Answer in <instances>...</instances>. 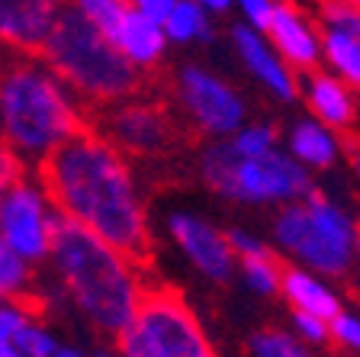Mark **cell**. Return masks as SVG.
Listing matches in <instances>:
<instances>
[{"label": "cell", "instance_id": "obj_1", "mask_svg": "<svg viewBox=\"0 0 360 357\" xmlns=\"http://www.w3.org/2000/svg\"><path fill=\"white\" fill-rule=\"evenodd\" d=\"M36 177L58 216L90 229L135 261L151 254V223L132 164L103 132L84 126L36 161Z\"/></svg>", "mask_w": 360, "mask_h": 357}, {"label": "cell", "instance_id": "obj_2", "mask_svg": "<svg viewBox=\"0 0 360 357\" xmlns=\"http://www.w3.org/2000/svg\"><path fill=\"white\" fill-rule=\"evenodd\" d=\"M49 261L55 264L71 306L97 335L116 338L135 319L148 290L142 261L65 216L55 223Z\"/></svg>", "mask_w": 360, "mask_h": 357}, {"label": "cell", "instance_id": "obj_3", "mask_svg": "<svg viewBox=\"0 0 360 357\" xmlns=\"http://www.w3.org/2000/svg\"><path fill=\"white\" fill-rule=\"evenodd\" d=\"M87 123V106L42 55H13L0 68V139L22 158H45Z\"/></svg>", "mask_w": 360, "mask_h": 357}, {"label": "cell", "instance_id": "obj_4", "mask_svg": "<svg viewBox=\"0 0 360 357\" xmlns=\"http://www.w3.org/2000/svg\"><path fill=\"white\" fill-rule=\"evenodd\" d=\"M39 55L90 106L120 104L142 90V71L116 49L106 32L90 26L68 4L49 30Z\"/></svg>", "mask_w": 360, "mask_h": 357}, {"label": "cell", "instance_id": "obj_5", "mask_svg": "<svg viewBox=\"0 0 360 357\" xmlns=\"http://www.w3.org/2000/svg\"><path fill=\"white\" fill-rule=\"evenodd\" d=\"M270 238L292 264L338 280L354 268L357 219L338 200L312 190L302 200L277 209L270 223Z\"/></svg>", "mask_w": 360, "mask_h": 357}, {"label": "cell", "instance_id": "obj_6", "mask_svg": "<svg viewBox=\"0 0 360 357\" xmlns=\"http://www.w3.org/2000/svg\"><path fill=\"white\" fill-rule=\"evenodd\" d=\"M200 177L219 196L245 206H286L315 190L312 171L302 168L286 149L241 158L232 151L229 139H212L202 149Z\"/></svg>", "mask_w": 360, "mask_h": 357}, {"label": "cell", "instance_id": "obj_7", "mask_svg": "<svg viewBox=\"0 0 360 357\" xmlns=\"http://www.w3.org/2000/svg\"><path fill=\"white\" fill-rule=\"evenodd\" d=\"M120 357H219L193 306L171 287H148L135 319L116 335Z\"/></svg>", "mask_w": 360, "mask_h": 357}, {"label": "cell", "instance_id": "obj_8", "mask_svg": "<svg viewBox=\"0 0 360 357\" xmlns=\"http://www.w3.org/2000/svg\"><path fill=\"white\" fill-rule=\"evenodd\" d=\"M174 100L190 126L206 139H229L248 119L245 97L216 71L184 65L174 77Z\"/></svg>", "mask_w": 360, "mask_h": 357}, {"label": "cell", "instance_id": "obj_9", "mask_svg": "<svg viewBox=\"0 0 360 357\" xmlns=\"http://www.w3.org/2000/svg\"><path fill=\"white\" fill-rule=\"evenodd\" d=\"M55 223L58 209L52 206L39 177H22L0 194V242L22 254L30 264L49 261Z\"/></svg>", "mask_w": 360, "mask_h": 357}, {"label": "cell", "instance_id": "obj_10", "mask_svg": "<svg viewBox=\"0 0 360 357\" xmlns=\"http://www.w3.org/2000/svg\"><path fill=\"white\" fill-rule=\"evenodd\" d=\"M174 123L161 104L139 97H126L120 104H110L103 116V135L122 151V155L155 158L165 155L174 145Z\"/></svg>", "mask_w": 360, "mask_h": 357}, {"label": "cell", "instance_id": "obj_11", "mask_svg": "<svg viewBox=\"0 0 360 357\" xmlns=\"http://www.w3.org/2000/svg\"><path fill=\"white\" fill-rule=\"evenodd\" d=\"M167 235L200 277L212 283H229L235 277L238 261H235V251L229 245V235L219 225H212L210 219L180 209V213L167 216Z\"/></svg>", "mask_w": 360, "mask_h": 357}, {"label": "cell", "instance_id": "obj_12", "mask_svg": "<svg viewBox=\"0 0 360 357\" xmlns=\"http://www.w3.org/2000/svg\"><path fill=\"white\" fill-rule=\"evenodd\" d=\"M229 42H232L241 68L251 75V81L264 94H270L280 104H290V100L300 97V77H296V71L280 58V52L270 45V39L261 30H251L245 23H235L232 32H229Z\"/></svg>", "mask_w": 360, "mask_h": 357}, {"label": "cell", "instance_id": "obj_13", "mask_svg": "<svg viewBox=\"0 0 360 357\" xmlns=\"http://www.w3.org/2000/svg\"><path fill=\"white\" fill-rule=\"evenodd\" d=\"M264 36L292 71H315L322 65V23L296 0H280Z\"/></svg>", "mask_w": 360, "mask_h": 357}, {"label": "cell", "instance_id": "obj_14", "mask_svg": "<svg viewBox=\"0 0 360 357\" xmlns=\"http://www.w3.org/2000/svg\"><path fill=\"white\" fill-rule=\"evenodd\" d=\"M319 23H322V65L360 90V10L347 0H325Z\"/></svg>", "mask_w": 360, "mask_h": 357}, {"label": "cell", "instance_id": "obj_15", "mask_svg": "<svg viewBox=\"0 0 360 357\" xmlns=\"http://www.w3.org/2000/svg\"><path fill=\"white\" fill-rule=\"evenodd\" d=\"M65 0H0V45L16 55H39Z\"/></svg>", "mask_w": 360, "mask_h": 357}, {"label": "cell", "instance_id": "obj_16", "mask_svg": "<svg viewBox=\"0 0 360 357\" xmlns=\"http://www.w3.org/2000/svg\"><path fill=\"white\" fill-rule=\"evenodd\" d=\"M302 97H306L309 116L325 123L335 132H351L357 126L360 116V100H357V87H351L347 81H341L338 75L325 71H306L302 81Z\"/></svg>", "mask_w": 360, "mask_h": 357}, {"label": "cell", "instance_id": "obj_17", "mask_svg": "<svg viewBox=\"0 0 360 357\" xmlns=\"http://www.w3.org/2000/svg\"><path fill=\"white\" fill-rule=\"evenodd\" d=\"M280 296L292 313H315L322 319H331L335 313L345 309V299L335 290L331 277H322L309 268H300V264H286L283 268Z\"/></svg>", "mask_w": 360, "mask_h": 357}, {"label": "cell", "instance_id": "obj_18", "mask_svg": "<svg viewBox=\"0 0 360 357\" xmlns=\"http://www.w3.org/2000/svg\"><path fill=\"white\" fill-rule=\"evenodd\" d=\"M286 151H290L302 168L309 171H328L341 161L345 155V142H341V132L328 129L325 123L306 116L296 119L290 129H286Z\"/></svg>", "mask_w": 360, "mask_h": 357}, {"label": "cell", "instance_id": "obj_19", "mask_svg": "<svg viewBox=\"0 0 360 357\" xmlns=\"http://www.w3.org/2000/svg\"><path fill=\"white\" fill-rule=\"evenodd\" d=\"M112 42H116V49H120L139 71H148V68L161 65L167 45H171L161 20H151V16L139 13V10H132V7H129L126 20L120 23V30L112 32Z\"/></svg>", "mask_w": 360, "mask_h": 357}, {"label": "cell", "instance_id": "obj_20", "mask_svg": "<svg viewBox=\"0 0 360 357\" xmlns=\"http://www.w3.org/2000/svg\"><path fill=\"white\" fill-rule=\"evenodd\" d=\"M238 274L245 287L255 296H280V280H283V261L270 245L257 248L251 254L238 258Z\"/></svg>", "mask_w": 360, "mask_h": 357}, {"label": "cell", "instance_id": "obj_21", "mask_svg": "<svg viewBox=\"0 0 360 357\" xmlns=\"http://www.w3.org/2000/svg\"><path fill=\"white\" fill-rule=\"evenodd\" d=\"M161 26L167 32V42L177 45H193L212 39V20L196 0H177L161 20Z\"/></svg>", "mask_w": 360, "mask_h": 357}, {"label": "cell", "instance_id": "obj_22", "mask_svg": "<svg viewBox=\"0 0 360 357\" xmlns=\"http://www.w3.org/2000/svg\"><path fill=\"white\" fill-rule=\"evenodd\" d=\"M4 299L36 303L32 299V264L0 242V303Z\"/></svg>", "mask_w": 360, "mask_h": 357}, {"label": "cell", "instance_id": "obj_23", "mask_svg": "<svg viewBox=\"0 0 360 357\" xmlns=\"http://www.w3.org/2000/svg\"><path fill=\"white\" fill-rule=\"evenodd\" d=\"M251 357H322L319 348H309L306 342L292 335L290 328H261L248 338Z\"/></svg>", "mask_w": 360, "mask_h": 357}, {"label": "cell", "instance_id": "obj_24", "mask_svg": "<svg viewBox=\"0 0 360 357\" xmlns=\"http://www.w3.org/2000/svg\"><path fill=\"white\" fill-rule=\"evenodd\" d=\"M229 145H232L235 155L241 158H257V155H267V151L280 149V139H277V129L270 123H241L232 135H229Z\"/></svg>", "mask_w": 360, "mask_h": 357}, {"label": "cell", "instance_id": "obj_25", "mask_svg": "<svg viewBox=\"0 0 360 357\" xmlns=\"http://www.w3.org/2000/svg\"><path fill=\"white\" fill-rule=\"evenodd\" d=\"M65 4L75 7L90 26H97V30L106 32L110 39L129 13V0H65Z\"/></svg>", "mask_w": 360, "mask_h": 357}, {"label": "cell", "instance_id": "obj_26", "mask_svg": "<svg viewBox=\"0 0 360 357\" xmlns=\"http://www.w3.org/2000/svg\"><path fill=\"white\" fill-rule=\"evenodd\" d=\"M331 344L341 348L347 357H360V313L354 309H341L328 319Z\"/></svg>", "mask_w": 360, "mask_h": 357}, {"label": "cell", "instance_id": "obj_27", "mask_svg": "<svg viewBox=\"0 0 360 357\" xmlns=\"http://www.w3.org/2000/svg\"><path fill=\"white\" fill-rule=\"evenodd\" d=\"M13 342H16V348H20L26 357H52L55 351H58V338H55L39 319L26 322V325H22V332L13 338Z\"/></svg>", "mask_w": 360, "mask_h": 357}, {"label": "cell", "instance_id": "obj_28", "mask_svg": "<svg viewBox=\"0 0 360 357\" xmlns=\"http://www.w3.org/2000/svg\"><path fill=\"white\" fill-rule=\"evenodd\" d=\"M290 332L300 338V342H306L309 348H328L331 344L328 319H322V315H315V313H292Z\"/></svg>", "mask_w": 360, "mask_h": 357}, {"label": "cell", "instance_id": "obj_29", "mask_svg": "<svg viewBox=\"0 0 360 357\" xmlns=\"http://www.w3.org/2000/svg\"><path fill=\"white\" fill-rule=\"evenodd\" d=\"M36 303H20V299H4L0 303V338L13 342L22 332V325L30 319H36Z\"/></svg>", "mask_w": 360, "mask_h": 357}, {"label": "cell", "instance_id": "obj_30", "mask_svg": "<svg viewBox=\"0 0 360 357\" xmlns=\"http://www.w3.org/2000/svg\"><path fill=\"white\" fill-rule=\"evenodd\" d=\"M280 0H232V10H238L241 23L245 26H251V30H267L270 16H274V10H277Z\"/></svg>", "mask_w": 360, "mask_h": 357}, {"label": "cell", "instance_id": "obj_31", "mask_svg": "<svg viewBox=\"0 0 360 357\" xmlns=\"http://www.w3.org/2000/svg\"><path fill=\"white\" fill-rule=\"evenodd\" d=\"M22 177H26V158L7 139H0V194Z\"/></svg>", "mask_w": 360, "mask_h": 357}, {"label": "cell", "instance_id": "obj_32", "mask_svg": "<svg viewBox=\"0 0 360 357\" xmlns=\"http://www.w3.org/2000/svg\"><path fill=\"white\" fill-rule=\"evenodd\" d=\"M174 4H177V0H129V7L145 13V16H151V20H165L167 10H171Z\"/></svg>", "mask_w": 360, "mask_h": 357}, {"label": "cell", "instance_id": "obj_33", "mask_svg": "<svg viewBox=\"0 0 360 357\" xmlns=\"http://www.w3.org/2000/svg\"><path fill=\"white\" fill-rule=\"evenodd\" d=\"M196 4L210 16H219V13H229V10H232V0H196Z\"/></svg>", "mask_w": 360, "mask_h": 357}, {"label": "cell", "instance_id": "obj_34", "mask_svg": "<svg viewBox=\"0 0 360 357\" xmlns=\"http://www.w3.org/2000/svg\"><path fill=\"white\" fill-rule=\"evenodd\" d=\"M0 357H26V354L16 348V342H7V338H0Z\"/></svg>", "mask_w": 360, "mask_h": 357}, {"label": "cell", "instance_id": "obj_35", "mask_svg": "<svg viewBox=\"0 0 360 357\" xmlns=\"http://www.w3.org/2000/svg\"><path fill=\"white\" fill-rule=\"evenodd\" d=\"M52 357H87V351L75 348V344H58V351Z\"/></svg>", "mask_w": 360, "mask_h": 357}, {"label": "cell", "instance_id": "obj_36", "mask_svg": "<svg viewBox=\"0 0 360 357\" xmlns=\"http://www.w3.org/2000/svg\"><path fill=\"white\" fill-rule=\"evenodd\" d=\"M351 171H354V177H357V184H360V142L351 149Z\"/></svg>", "mask_w": 360, "mask_h": 357}, {"label": "cell", "instance_id": "obj_37", "mask_svg": "<svg viewBox=\"0 0 360 357\" xmlns=\"http://www.w3.org/2000/svg\"><path fill=\"white\" fill-rule=\"evenodd\" d=\"M87 357H120V354H116V348H97V351H90V354Z\"/></svg>", "mask_w": 360, "mask_h": 357}, {"label": "cell", "instance_id": "obj_38", "mask_svg": "<svg viewBox=\"0 0 360 357\" xmlns=\"http://www.w3.org/2000/svg\"><path fill=\"white\" fill-rule=\"evenodd\" d=\"M354 264L360 268V219H357V242H354Z\"/></svg>", "mask_w": 360, "mask_h": 357}, {"label": "cell", "instance_id": "obj_39", "mask_svg": "<svg viewBox=\"0 0 360 357\" xmlns=\"http://www.w3.org/2000/svg\"><path fill=\"white\" fill-rule=\"evenodd\" d=\"M347 4H351V7H357V10H360V0H347Z\"/></svg>", "mask_w": 360, "mask_h": 357}]
</instances>
